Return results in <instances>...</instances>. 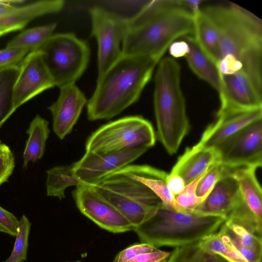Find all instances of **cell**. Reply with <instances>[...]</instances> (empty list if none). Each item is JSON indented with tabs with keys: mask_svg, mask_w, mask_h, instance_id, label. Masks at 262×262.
I'll return each instance as SVG.
<instances>
[{
	"mask_svg": "<svg viewBox=\"0 0 262 262\" xmlns=\"http://www.w3.org/2000/svg\"><path fill=\"white\" fill-rule=\"evenodd\" d=\"M183 39L189 46V52L185 57L191 70L219 92L221 74L216 64L201 49L193 36H185Z\"/></svg>",
	"mask_w": 262,
	"mask_h": 262,
	"instance_id": "cell-22",
	"label": "cell"
},
{
	"mask_svg": "<svg viewBox=\"0 0 262 262\" xmlns=\"http://www.w3.org/2000/svg\"><path fill=\"white\" fill-rule=\"evenodd\" d=\"M46 188L47 194L61 200L65 198L66 189L71 186L85 185L75 175L73 164L58 166L47 171Z\"/></svg>",
	"mask_w": 262,
	"mask_h": 262,
	"instance_id": "cell-25",
	"label": "cell"
},
{
	"mask_svg": "<svg viewBox=\"0 0 262 262\" xmlns=\"http://www.w3.org/2000/svg\"><path fill=\"white\" fill-rule=\"evenodd\" d=\"M218 162L219 155L214 148H201L194 145L187 148L178 158L171 172L179 175L186 185Z\"/></svg>",
	"mask_w": 262,
	"mask_h": 262,
	"instance_id": "cell-18",
	"label": "cell"
},
{
	"mask_svg": "<svg viewBox=\"0 0 262 262\" xmlns=\"http://www.w3.org/2000/svg\"><path fill=\"white\" fill-rule=\"evenodd\" d=\"M223 262H228V261H227V260H225Z\"/></svg>",
	"mask_w": 262,
	"mask_h": 262,
	"instance_id": "cell-46",
	"label": "cell"
},
{
	"mask_svg": "<svg viewBox=\"0 0 262 262\" xmlns=\"http://www.w3.org/2000/svg\"><path fill=\"white\" fill-rule=\"evenodd\" d=\"M245 205L238 182L231 169L226 167L224 174L210 193L191 212L217 216L227 221Z\"/></svg>",
	"mask_w": 262,
	"mask_h": 262,
	"instance_id": "cell-14",
	"label": "cell"
},
{
	"mask_svg": "<svg viewBox=\"0 0 262 262\" xmlns=\"http://www.w3.org/2000/svg\"><path fill=\"white\" fill-rule=\"evenodd\" d=\"M24 1H0V18L11 13Z\"/></svg>",
	"mask_w": 262,
	"mask_h": 262,
	"instance_id": "cell-41",
	"label": "cell"
},
{
	"mask_svg": "<svg viewBox=\"0 0 262 262\" xmlns=\"http://www.w3.org/2000/svg\"><path fill=\"white\" fill-rule=\"evenodd\" d=\"M201 10L217 30L221 58L231 55L243 65L262 58V22L258 17L231 2Z\"/></svg>",
	"mask_w": 262,
	"mask_h": 262,
	"instance_id": "cell-4",
	"label": "cell"
},
{
	"mask_svg": "<svg viewBox=\"0 0 262 262\" xmlns=\"http://www.w3.org/2000/svg\"><path fill=\"white\" fill-rule=\"evenodd\" d=\"M204 249L215 254L228 262H248L235 249L228 238L219 231L199 241Z\"/></svg>",
	"mask_w": 262,
	"mask_h": 262,
	"instance_id": "cell-28",
	"label": "cell"
},
{
	"mask_svg": "<svg viewBox=\"0 0 262 262\" xmlns=\"http://www.w3.org/2000/svg\"><path fill=\"white\" fill-rule=\"evenodd\" d=\"M180 76V66L174 59L160 60L155 78L154 110L158 139L170 155L177 152L190 129Z\"/></svg>",
	"mask_w": 262,
	"mask_h": 262,
	"instance_id": "cell-3",
	"label": "cell"
},
{
	"mask_svg": "<svg viewBox=\"0 0 262 262\" xmlns=\"http://www.w3.org/2000/svg\"><path fill=\"white\" fill-rule=\"evenodd\" d=\"M2 144H3V143H2L1 140H0V146H1Z\"/></svg>",
	"mask_w": 262,
	"mask_h": 262,
	"instance_id": "cell-44",
	"label": "cell"
},
{
	"mask_svg": "<svg viewBox=\"0 0 262 262\" xmlns=\"http://www.w3.org/2000/svg\"><path fill=\"white\" fill-rule=\"evenodd\" d=\"M14 167V157L11 150L0 156V185L8 182Z\"/></svg>",
	"mask_w": 262,
	"mask_h": 262,
	"instance_id": "cell-36",
	"label": "cell"
},
{
	"mask_svg": "<svg viewBox=\"0 0 262 262\" xmlns=\"http://www.w3.org/2000/svg\"><path fill=\"white\" fill-rule=\"evenodd\" d=\"M26 132L29 137L23 155L24 169L27 167L29 162H36L42 158L50 134L49 122L37 115L30 123Z\"/></svg>",
	"mask_w": 262,
	"mask_h": 262,
	"instance_id": "cell-23",
	"label": "cell"
},
{
	"mask_svg": "<svg viewBox=\"0 0 262 262\" xmlns=\"http://www.w3.org/2000/svg\"><path fill=\"white\" fill-rule=\"evenodd\" d=\"M262 87L242 70L230 75H221L219 92L221 105L216 116L262 108Z\"/></svg>",
	"mask_w": 262,
	"mask_h": 262,
	"instance_id": "cell-11",
	"label": "cell"
},
{
	"mask_svg": "<svg viewBox=\"0 0 262 262\" xmlns=\"http://www.w3.org/2000/svg\"><path fill=\"white\" fill-rule=\"evenodd\" d=\"M56 26L52 23L26 30L11 40L6 47L23 49L29 52L37 51L52 35Z\"/></svg>",
	"mask_w": 262,
	"mask_h": 262,
	"instance_id": "cell-27",
	"label": "cell"
},
{
	"mask_svg": "<svg viewBox=\"0 0 262 262\" xmlns=\"http://www.w3.org/2000/svg\"><path fill=\"white\" fill-rule=\"evenodd\" d=\"M156 142L151 123L139 116H127L106 123L93 132L85 143V152L105 153L142 147Z\"/></svg>",
	"mask_w": 262,
	"mask_h": 262,
	"instance_id": "cell-8",
	"label": "cell"
},
{
	"mask_svg": "<svg viewBox=\"0 0 262 262\" xmlns=\"http://www.w3.org/2000/svg\"><path fill=\"white\" fill-rule=\"evenodd\" d=\"M157 249L146 243L136 244L130 246L120 252L116 256L113 262H126L139 254L152 252Z\"/></svg>",
	"mask_w": 262,
	"mask_h": 262,
	"instance_id": "cell-34",
	"label": "cell"
},
{
	"mask_svg": "<svg viewBox=\"0 0 262 262\" xmlns=\"http://www.w3.org/2000/svg\"><path fill=\"white\" fill-rule=\"evenodd\" d=\"M231 169L238 182L244 203L257 223L262 226V193L255 173L257 169L244 167Z\"/></svg>",
	"mask_w": 262,
	"mask_h": 262,
	"instance_id": "cell-21",
	"label": "cell"
},
{
	"mask_svg": "<svg viewBox=\"0 0 262 262\" xmlns=\"http://www.w3.org/2000/svg\"><path fill=\"white\" fill-rule=\"evenodd\" d=\"M170 252L160 250H156L139 254L126 262H160L166 260Z\"/></svg>",
	"mask_w": 262,
	"mask_h": 262,
	"instance_id": "cell-38",
	"label": "cell"
},
{
	"mask_svg": "<svg viewBox=\"0 0 262 262\" xmlns=\"http://www.w3.org/2000/svg\"><path fill=\"white\" fill-rule=\"evenodd\" d=\"M225 170V167L219 162L212 165L199 181L196 188V196L205 199Z\"/></svg>",
	"mask_w": 262,
	"mask_h": 262,
	"instance_id": "cell-31",
	"label": "cell"
},
{
	"mask_svg": "<svg viewBox=\"0 0 262 262\" xmlns=\"http://www.w3.org/2000/svg\"><path fill=\"white\" fill-rule=\"evenodd\" d=\"M214 148L219 163L235 169L248 167L257 169L262 165V120L248 124L228 137Z\"/></svg>",
	"mask_w": 262,
	"mask_h": 262,
	"instance_id": "cell-9",
	"label": "cell"
},
{
	"mask_svg": "<svg viewBox=\"0 0 262 262\" xmlns=\"http://www.w3.org/2000/svg\"><path fill=\"white\" fill-rule=\"evenodd\" d=\"M92 34L98 44V77L102 75L121 56L122 43L127 18L99 6L89 10Z\"/></svg>",
	"mask_w": 262,
	"mask_h": 262,
	"instance_id": "cell-10",
	"label": "cell"
},
{
	"mask_svg": "<svg viewBox=\"0 0 262 262\" xmlns=\"http://www.w3.org/2000/svg\"><path fill=\"white\" fill-rule=\"evenodd\" d=\"M160 60L121 55L98 77L95 91L86 103L88 119L92 121L111 119L136 102Z\"/></svg>",
	"mask_w": 262,
	"mask_h": 262,
	"instance_id": "cell-2",
	"label": "cell"
},
{
	"mask_svg": "<svg viewBox=\"0 0 262 262\" xmlns=\"http://www.w3.org/2000/svg\"><path fill=\"white\" fill-rule=\"evenodd\" d=\"M147 150L138 147L105 153L85 152L79 161L73 163L74 171L85 185H92L129 165Z\"/></svg>",
	"mask_w": 262,
	"mask_h": 262,
	"instance_id": "cell-13",
	"label": "cell"
},
{
	"mask_svg": "<svg viewBox=\"0 0 262 262\" xmlns=\"http://www.w3.org/2000/svg\"><path fill=\"white\" fill-rule=\"evenodd\" d=\"M55 86L75 83L90 58L87 42L71 33L52 34L38 50Z\"/></svg>",
	"mask_w": 262,
	"mask_h": 262,
	"instance_id": "cell-7",
	"label": "cell"
},
{
	"mask_svg": "<svg viewBox=\"0 0 262 262\" xmlns=\"http://www.w3.org/2000/svg\"><path fill=\"white\" fill-rule=\"evenodd\" d=\"M193 36L201 49L217 64L221 58L217 30L210 19L201 10L194 15Z\"/></svg>",
	"mask_w": 262,
	"mask_h": 262,
	"instance_id": "cell-24",
	"label": "cell"
},
{
	"mask_svg": "<svg viewBox=\"0 0 262 262\" xmlns=\"http://www.w3.org/2000/svg\"><path fill=\"white\" fill-rule=\"evenodd\" d=\"M31 223L25 215L19 220L17 232L10 256L3 262H23L27 258Z\"/></svg>",
	"mask_w": 262,
	"mask_h": 262,
	"instance_id": "cell-30",
	"label": "cell"
},
{
	"mask_svg": "<svg viewBox=\"0 0 262 262\" xmlns=\"http://www.w3.org/2000/svg\"><path fill=\"white\" fill-rule=\"evenodd\" d=\"M194 31V15L186 1H149L127 18L122 55L161 60L175 40Z\"/></svg>",
	"mask_w": 262,
	"mask_h": 262,
	"instance_id": "cell-1",
	"label": "cell"
},
{
	"mask_svg": "<svg viewBox=\"0 0 262 262\" xmlns=\"http://www.w3.org/2000/svg\"><path fill=\"white\" fill-rule=\"evenodd\" d=\"M221 256L210 252L200 245L199 241L176 247L166 262H223Z\"/></svg>",
	"mask_w": 262,
	"mask_h": 262,
	"instance_id": "cell-29",
	"label": "cell"
},
{
	"mask_svg": "<svg viewBox=\"0 0 262 262\" xmlns=\"http://www.w3.org/2000/svg\"><path fill=\"white\" fill-rule=\"evenodd\" d=\"M219 231L228 238L248 262L261 261V237L241 225L228 221H225Z\"/></svg>",
	"mask_w": 262,
	"mask_h": 262,
	"instance_id": "cell-20",
	"label": "cell"
},
{
	"mask_svg": "<svg viewBox=\"0 0 262 262\" xmlns=\"http://www.w3.org/2000/svg\"><path fill=\"white\" fill-rule=\"evenodd\" d=\"M216 117L215 121L208 126L195 146L201 148L214 147L248 124L261 119L262 108Z\"/></svg>",
	"mask_w": 262,
	"mask_h": 262,
	"instance_id": "cell-17",
	"label": "cell"
},
{
	"mask_svg": "<svg viewBox=\"0 0 262 262\" xmlns=\"http://www.w3.org/2000/svg\"><path fill=\"white\" fill-rule=\"evenodd\" d=\"M10 149L9 147L6 145V144H2L0 146V156L3 155L4 154L10 151Z\"/></svg>",
	"mask_w": 262,
	"mask_h": 262,
	"instance_id": "cell-42",
	"label": "cell"
},
{
	"mask_svg": "<svg viewBox=\"0 0 262 262\" xmlns=\"http://www.w3.org/2000/svg\"><path fill=\"white\" fill-rule=\"evenodd\" d=\"M134 226L151 217L162 202L128 165L90 185Z\"/></svg>",
	"mask_w": 262,
	"mask_h": 262,
	"instance_id": "cell-6",
	"label": "cell"
},
{
	"mask_svg": "<svg viewBox=\"0 0 262 262\" xmlns=\"http://www.w3.org/2000/svg\"><path fill=\"white\" fill-rule=\"evenodd\" d=\"M75 262H80V261H75Z\"/></svg>",
	"mask_w": 262,
	"mask_h": 262,
	"instance_id": "cell-47",
	"label": "cell"
},
{
	"mask_svg": "<svg viewBox=\"0 0 262 262\" xmlns=\"http://www.w3.org/2000/svg\"><path fill=\"white\" fill-rule=\"evenodd\" d=\"M189 50L188 45L184 39L174 41L169 47V54L174 58L185 57Z\"/></svg>",
	"mask_w": 262,
	"mask_h": 262,
	"instance_id": "cell-40",
	"label": "cell"
},
{
	"mask_svg": "<svg viewBox=\"0 0 262 262\" xmlns=\"http://www.w3.org/2000/svg\"><path fill=\"white\" fill-rule=\"evenodd\" d=\"M57 100L48 107L53 117V129L61 140L72 130L88 100L75 83L62 86Z\"/></svg>",
	"mask_w": 262,
	"mask_h": 262,
	"instance_id": "cell-16",
	"label": "cell"
},
{
	"mask_svg": "<svg viewBox=\"0 0 262 262\" xmlns=\"http://www.w3.org/2000/svg\"><path fill=\"white\" fill-rule=\"evenodd\" d=\"M19 220L12 213L0 206V232L15 237Z\"/></svg>",
	"mask_w": 262,
	"mask_h": 262,
	"instance_id": "cell-35",
	"label": "cell"
},
{
	"mask_svg": "<svg viewBox=\"0 0 262 262\" xmlns=\"http://www.w3.org/2000/svg\"><path fill=\"white\" fill-rule=\"evenodd\" d=\"M72 194L81 213L100 227L115 233L133 230L132 224L91 185L78 186Z\"/></svg>",
	"mask_w": 262,
	"mask_h": 262,
	"instance_id": "cell-12",
	"label": "cell"
},
{
	"mask_svg": "<svg viewBox=\"0 0 262 262\" xmlns=\"http://www.w3.org/2000/svg\"><path fill=\"white\" fill-rule=\"evenodd\" d=\"M14 90L15 110L43 91L55 86L39 51L29 52L19 64Z\"/></svg>",
	"mask_w": 262,
	"mask_h": 262,
	"instance_id": "cell-15",
	"label": "cell"
},
{
	"mask_svg": "<svg viewBox=\"0 0 262 262\" xmlns=\"http://www.w3.org/2000/svg\"><path fill=\"white\" fill-rule=\"evenodd\" d=\"M64 5V1L62 0H43L18 7L11 13L0 18V27L12 32L21 30L37 17L60 11Z\"/></svg>",
	"mask_w": 262,
	"mask_h": 262,
	"instance_id": "cell-19",
	"label": "cell"
},
{
	"mask_svg": "<svg viewBox=\"0 0 262 262\" xmlns=\"http://www.w3.org/2000/svg\"><path fill=\"white\" fill-rule=\"evenodd\" d=\"M166 260H163V261H160V262H166Z\"/></svg>",
	"mask_w": 262,
	"mask_h": 262,
	"instance_id": "cell-45",
	"label": "cell"
},
{
	"mask_svg": "<svg viewBox=\"0 0 262 262\" xmlns=\"http://www.w3.org/2000/svg\"><path fill=\"white\" fill-rule=\"evenodd\" d=\"M216 65L222 75L232 74L241 70L243 67L242 63L231 55L222 57Z\"/></svg>",
	"mask_w": 262,
	"mask_h": 262,
	"instance_id": "cell-37",
	"label": "cell"
},
{
	"mask_svg": "<svg viewBox=\"0 0 262 262\" xmlns=\"http://www.w3.org/2000/svg\"><path fill=\"white\" fill-rule=\"evenodd\" d=\"M166 182L168 188L175 196L180 194L186 186L183 179L176 173H168Z\"/></svg>",
	"mask_w": 262,
	"mask_h": 262,
	"instance_id": "cell-39",
	"label": "cell"
},
{
	"mask_svg": "<svg viewBox=\"0 0 262 262\" xmlns=\"http://www.w3.org/2000/svg\"><path fill=\"white\" fill-rule=\"evenodd\" d=\"M223 217L178 211L162 204L147 220L134 228L139 239L158 248L180 247L198 242L218 231Z\"/></svg>",
	"mask_w": 262,
	"mask_h": 262,
	"instance_id": "cell-5",
	"label": "cell"
},
{
	"mask_svg": "<svg viewBox=\"0 0 262 262\" xmlns=\"http://www.w3.org/2000/svg\"><path fill=\"white\" fill-rule=\"evenodd\" d=\"M207 170L186 185L183 190L175 196L176 203L181 211L191 212L204 200L196 196V188L199 181Z\"/></svg>",
	"mask_w": 262,
	"mask_h": 262,
	"instance_id": "cell-32",
	"label": "cell"
},
{
	"mask_svg": "<svg viewBox=\"0 0 262 262\" xmlns=\"http://www.w3.org/2000/svg\"><path fill=\"white\" fill-rule=\"evenodd\" d=\"M12 32L9 29L0 27V37Z\"/></svg>",
	"mask_w": 262,
	"mask_h": 262,
	"instance_id": "cell-43",
	"label": "cell"
},
{
	"mask_svg": "<svg viewBox=\"0 0 262 262\" xmlns=\"http://www.w3.org/2000/svg\"><path fill=\"white\" fill-rule=\"evenodd\" d=\"M29 51L19 48H6L0 50V69L17 66L20 63Z\"/></svg>",
	"mask_w": 262,
	"mask_h": 262,
	"instance_id": "cell-33",
	"label": "cell"
},
{
	"mask_svg": "<svg viewBox=\"0 0 262 262\" xmlns=\"http://www.w3.org/2000/svg\"><path fill=\"white\" fill-rule=\"evenodd\" d=\"M19 71V65L0 69V128L16 110L14 90Z\"/></svg>",
	"mask_w": 262,
	"mask_h": 262,
	"instance_id": "cell-26",
	"label": "cell"
}]
</instances>
